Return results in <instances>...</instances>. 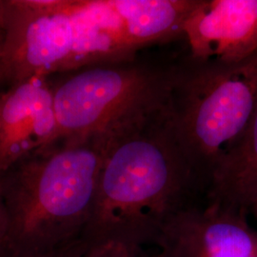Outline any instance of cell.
Segmentation results:
<instances>
[{"mask_svg":"<svg viewBox=\"0 0 257 257\" xmlns=\"http://www.w3.org/2000/svg\"><path fill=\"white\" fill-rule=\"evenodd\" d=\"M165 105L113 138L80 250L103 245L131 250L153 247L175 215L198 205L196 196L207 193L175 139Z\"/></svg>","mask_w":257,"mask_h":257,"instance_id":"1","label":"cell"},{"mask_svg":"<svg viewBox=\"0 0 257 257\" xmlns=\"http://www.w3.org/2000/svg\"><path fill=\"white\" fill-rule=\"evenodd\" d=\"M125 126L81 141L54 144L1 176L9 238L38 246L82 236L104 158Z\"/></svg>","mask_w":257,"mask_h":257,"instance_id":"2","label":"cell"},{"mask_svg":"<svg viewBox=\"0 0 257 257\" xmlns=\"http://www.w3.org/2000/svg\"><path fill=\"white\" fill-rule=\"evenodd\" d=\"M257 106V51L237 63L196 60L172 66L165 109L184 155L208 187L211 175Z\"/></svg>","mask_w":257,"mask_h":257,"instance_id":"3","label":"cell"},{"mask_svg":"<svg viewBox=\"0 0 257 257\" xmlns=\"http://www.w3.org/2000/svg\"><path fill=\"white\" fill-rule=\"evenodd\" d=\"M171 73L172 66L137 57L76 70L53 91L56 132L49 147L109 133L163 107Z\"/></svg>","mask_w":257,"mask_h":257,"instance_id":"4","label":"cell"},{"mask_svg":"<svg viewBox=\"0 0 257 257\" xmlns=\"http://www.w3.org/2000/svg\"><path fill=\"white\" fill-rule=\"evenodd\" d=\"M73 0L0 1V79L11 86L65 72L74 46Z\"/></svg>","mask_w":257,"mask_h":257,"instance_id":"5","label":"cell"},{"mask_svg":"<svg viewBox=\"0 0 257 257\" xmlns=\"http://www.w3.org/2000/svg\"><path fill=\"white\" fill-rule=\"evenodd\" d=\"M150 257H257V230L247 216L218 205H196L175 215Z\"/></svg>","mask_w":257,"mask_h":257,"instance_id":"6","label":"cell"},{"mask_svg":"<svg viewBox=\"0 0 257 257\" xmlns=\"http://www.w3.org/2000/svg\"><path fill=\"white\" fill-rule=\"evenodd\" d=\"M183 36L193 59L243 61L257 51V0H199Z\"/></svg>","mask_w":257,"mask_h":257,"instance_id":"7","label":"cell"},{"mask_svg":"<svg viewBox=\"0 0 257 257\" xmlns=\"http://www.w3.org/2000/svg\"><path fill=\"white\" fill-rule=\"evenodd\" d=\"M56 132L54 92L46 77L13 86L0 96V177L40 150Z\"/></svg>","mask_w":257,"mask_h":257,"instance_id":"8","label":"cell"},{"mask_svg":"<svg viewBox=\"0 0 257 257\" xmlns=\"http://www.w3.org/2000/svg\"><path fill=\"white\" fill-rule=\"evenodd\" d=\"M72 12L74 46L65 72L136 57L110 0H73Z\"/></svg>","mask_w":257,"mask_h":257,"instance_id":"9","label":"cell"},{"mask_svg":"<svg viewBox=\"0 0 257 257\" xmlns=\"http://www.w3.org/2000/svg\"><path fill=\"white\" fill-rule=\"evenodd\" d=\"M257 195V106L211 175L207 203L247 216Z\"/></svg>","mask_w":257,"mask_h":257,"instance_id":"10","label":"cell"},{"mask_svg":"<svg viewBox=\"0 0 257 257\" xmlns=\"http://www.w3.org/2000/svg\"><path fill=\"white\" fill-rule=\"evenodd\" d=\"M199 0H110L136 50L183 36L186 20Z\"/></svg>","mask_w":257,"mask_h":257,"instance_id":"11","label":"cell"},{"mask_svg":"<svg viewBox=\"0 0 257 257\" xmlns=\"http://www.w3.org/2000/svg\"><path fill=\"white\" fill-rule=\"evenodd\" d=\"M77 257H150L146 249L131 250L115 245H103L78 251Z\"/></svg>","mask_w":257,"mask_h":257,"instance_id":"12","label":"cell"},{"mask_svg":"<svg viewBox=\"0 0 257 257\" xmlns=\"http://www.w3.org/2000/svg\"><path fill=\"white\" fill-rule=\"evenodd\" d=\"M7 239H9V219L0 185V248Z\"/></svg>","mask_w":257,"mask_h":257,"instance_id":"13","label":"cell"},{"mask_svg":"<svg viewBox=\"0 0 257 257\" xmlns=\"http://www.w3.org/2000/svg\"><path fill=\"white\" fill-rule=\"evenodd\" d=\"M249 212H250V213H252L257 219V195L255 196V198H254L253 202H252L251 207H250V211H249Z\"/></svg>","mask_w":257,"mask_h":257,"instance_id":"14","label":"cell"},{"mask_svg":"<svg viewBox=\"0 0 257 257\" xmlns=\"http://www.w3.org/2000/svg\"><path fill=\"white\" fill-rule=\"evenodd\" d=\"M2 40V24H1V15H0V43Z\"/></svg>","mask_w":257,"mask_h":257,"instance_id":"15","label":"cell"}]
</instances>
